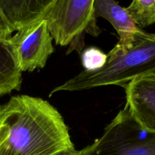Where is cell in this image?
<instances>
[{
  "label": "cell",
  "instance_id": "cell-1",
  "mask_svg": "<svg viewBox=\"0 0 155 155\" xmlns=\"http://www.w3.org/2000/svg\"><path fill=\"white\" fill-rule=\"evenodd\" d=\"M0 120L8 128L0 155H55L75 148L61 114L42 98L12 97L0 105Z\"/></svg>",
  "mask_w": 155,
  "mask_h": 155
},
{
  "label": "cell",
  "instance_id": "cell-2",
  "mask_svg": "<svg viewBox=\"0 0 155 155\" xmlns=\"http://www.w3.org/2000/svg\"><path fill=\"white\" fill-rule=\"evenodd\" d=\"M155 71V33L142 30L133 45L123 52L107 56L106 64L98 71H83L51 90L77 92L104 86L125 87L136 77Z\"/></svg>",
  "mask_w": 155,
  "mask_h": 155
},
{
  "label": "cell",
  "instance_id": "cell-3",
  "mask_svg": "<svg viewBox=\"0 0 155 155\" xmlns=\"http://www.w3.org/2000/svg\"><path fill=\"white\" fill-rule=\"evenodd\" d=\"M95 0H57L44 19L56 45H70L81 53L85 33L98 36L101 30L93 15Z\"/></svg>",
  "mask_w": 155,
  "mask_h": 155
},
{
  "label": "cell",
  "instance_id": "cell-4",
  "mask_svg": "<svg viewBox=\"0 0 155 155\" xmlns=\"http://www.w3.org/2000/svg\"><path fill=\"white\" fill-rule=\"evenodd\" d=\"M83 155H155V133L144 130L125 105Z\"/></svg>",
  "mask_w": 155,
  "mask_h": 155
},
{
  "label": "cell",
  "instance_id": "cell-5",
  "mask_svg": "<svg viewBox=\"0 0 155 155\" xmlns=\"http://www.w3.org/2000/svg\"><path fill=\"white\" fill-rule=\"evenodd\" d=\"M8 42L17 68L21 73L43 68L54 50L53 38L45 19L18 30Z\"/></svg>",
  "mask_w": 155,
  "mask_h": 155
},
{
  "label": "cell",
  "instance_id": "cell-6",
  "mask_svg": "<svg viewBox=\"0 0 155 155\" xmlns=\"http://www.w3.org/2000/svg\"><path fill=\"white\" fill-rule=\"evenodd\" d=\"M124 89L132 116L144 130L155 133V71L136 77Z\"/></svg>",
  "mask_w": 155,
  "mask_h": 155
},
{
  "label": "cell",
  "instance_id": "cell-7",
  "mask_svg": "<svg viewBox=\"0 0 155 155\" xmlns=\"http://www.w3.org/2000/svg\"><path fill=\"white\" fill-rule=\"evenodd\" d=\"M93 15L95 19L101 17L107 20L119 36V41L107 56L116 55L130 48L142 31L130 18L126 8L120 5L115 0H95Z\"/></svg>",
  "mask_w": 155,
  "mask_h": 155
},
{
  "label": "cell",
  "instance_id": "cell-8",
  "mask_svg": "<svg viewBox=\"0 0 155 155\" xmlns=\"http://www.w3.org/2000/svg\"><path fill=\"white\" fill-rule=\"evenodd\" d=\"M57 0H0V11L15 31L44 19Z\"/></svg>",
  "mask_w": 155,
  "mask_h": 155
},
{
  "label": "cell",
  "instance_id": "cell-9",
  "mask_svg": "<svg viewBox=\"0 0 155 155\" xmlns=\"http://www.w3.org/2000/svg\"><path fill=\"white\" fill-rule=\"evenodd\" d=\"M126 10L139 28L155 23V0H132Z\"/></svg>",
  "mask_w": 155,
  "mask_h": 155
},
{
  "label": "cell",
  "instance_id": "cell-10",
  "mask_svg": "<svg viewBox=\"0 0 155 155\" xmlns=\"http://www.w3.org/2000/svg\"><path fill=\"white\" fill-rule=\"evenodd\" d=\"M82 64L84 71H98L106 64L107 61V54L99 48L89 47L83 50L81 53Z\"/></svg>",
  "mask_w": 155,
  "mask_h": 155
},
{
  "label": "cell",
  "instance_id": "cell-11",
  "mask_svg": "<svg viewBox=\"0 0 155 155\" xmlns=\"http://www.w3.org/2000/svg\"><path fill=\"white\" fill-rule=\"evenodd\" d=\"M15 30L12 28L0 11V40H5L12 36Z\"/></svg>",
  "mask_w": 155,
  "mask_h": 155
},
{
  "label": "cell",
  "instance_id": "cell-12",
  "mask_svg": "<svg viewBox=\"0 0 155 155\" xmlns=\"http://www.w3.org/2000/svg\"><path fill=\"white\" fill-rule=\"evenodd\" d=\"M8 133V128L7 125L0 120V145L4 142Z\"/></svg>",
  "mask_w": 155,
  "mask_h": 155
},
{
  "label": "cell",
  "instance_id": "cell-13",
  "mask_svg": "<svg viewBox=\"0 0 155 155\" xmlns=\"http://www.w3.org/2000/svg\"><path fill=\"white\" fill-rule=\"evenodd\" d=\"M55 155H83V149L77 151L74 148V149L69 150V151H62V152L58 153Z\"/></svg>",
  "mask_w": 155,
  "mask_h": 155
}]
</instances>
